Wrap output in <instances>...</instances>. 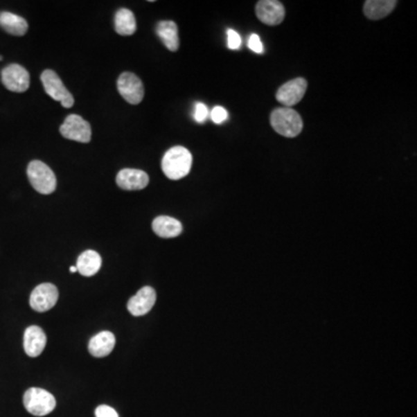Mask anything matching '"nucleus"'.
Instances as JSON below:
<instances>
[{"label":"nucleus","mask_w":417,"mask_h":417,"mask_svg":"<svg viewBox=\"0 0 417 417\" xmlns=\"http://www.w3.org/2000/svg\"><path fill=\"white\" fill-rule=\"evenodd\" d=\"M156 290L151 287H144L130 298L127 303V311L134 317H142L149 313L156 304Z\"/></svg>","instance_id":"12"},{"label":"nucleus","mask_w":417,"mask_h":417,"mask_svg":"<svg viewBox=\"0 0 417 417\" xmlns=\"http://www.w3.org/2000/svg\"><path fill=\"white\" fill-rule=\"evenodd\" d=\"M103 265V258L96 251H86L80 254L77 261V272L85 277H91L99 272Z\"/></svg>","instance_id":"18"},{"label":"nucleus","mask_w":417,"mask_h":417,"mask_svg":"<svg viewBox=\"0 0 417 417\" xmlns=\"http://www.w3.org/2000/svg\"><path fill=\"white\" fill-rule=\"evenodd\" d=\"M150 177L144 170L124 168L116 177V184L123 190H142L148 187Z\"/></svg>","instance_id":"13"},{"label":"nucleus","mask_w":417,"mask_h":417,"mask_svg":"<svg viewBox=\"0 0 417 417\" xmlns=\"http://www.w3.org/2000/svg\"><path fill=\"white\" fill-rule=\"evenodd\" d=\"M115 344H116V339L113 332L103 330L93 336L89 341V354L96 358L106 357L114 351Z\"/></svg>","instance_id":"15"},{"label":"nucleus","mask_w":417,"mask_h":417,"mask_svg":"<svg viewBox=\"0 0 417 417\" xmlns=\"http://www.w3.org/2000/svg\"><path fill=\"white\" fill-rule=\"evenodd\" d=\"M157 34L170 51H177L180 46L179 29L174 21H160L157 26Z\"/></svg>","instance_id":"19"},{"label":"nucleus","mask_w":417,"mask_h":417,"mask_svg":"<svg viewBox=\"0 0 417 417\" xmlns=\"http://www.w3.org/2000/svg\"><path fill=\"white\" fill-rule=\"evenodd\" d=\"M43 87L46 94L56 101H60L64 108H71L75 103V99L71 93L67 91L63 82L56 72L53 70H44L41 75Z\"/></svg>","instance_id":"5"},{"label":"nucleus","mask_w":417,"mask_h":417,"mask_svg":"<svg viewBox=\"0 0 417 417\" xmlns=\"http://www.w3.org/2000/svg\"><path fill=\"white\" fill-rule=\"evenodd\" d=\"M152 229L160 238H175L182 233V224L173 217L159 216L153 220Z\"/></svg>","instance_id":"16"},{"label":"nucleus","mask_w":417,"mask_h":417,"mask_svg":"<svg viewBox=\"0 0 417 417\" xmlns=\"http://www.w3.org/2000/svg\"><path fill=\"white\" fill-rule=\"evenodd\" d=\"M241 46V37L233 29L227 30V46L231 50H238Z\"/></svg>","instance_id":"24"},{"label":"nucleus","mask_w":417,"mask_h":417,"mask_svg":"<svg viewBox=\"0 0 417 417\" xmlns=\"http://www.w3.org/2000/svg\"><path fill=\"white\" fill-rule=\"evenodd\" d=\"M64 138L79 143H89L92 138V129L87 121L79 115H69L60 127Z\"/></svg>","instance_id":"6"},{"label":"nucleus","mask_w":417,"mask_h":417,"mask_svg":"<svg viewBox=\"0 0 417 417\" xmlns=\"http://www.w3.org/2000/svg\"><path fill=\"white\" fill-rule=\"evenodd\" d=\"M248 46L251 51L256 53H263V46H262L261 39L256 34H251V37L248 39Z\"/></svg>","instance_id":"26"},{"label":"nucleus","mask_w":417,"mask_h":417,"mask_svg":"<svg viewBox=\"0 0 417 417\" xmlns=\"http://www.w3.org/2000/svg\"><path fill=\"white\" fill-rule=\"evenodd\" d=\"M210 117H211V120H213L215 123L222 124L227 120L229 113H227V110L225 109V108H223V107L216 106L211 110Z\"/></svg>","instance_id":"23"},{"label":"nucleus","mask_w":417,"mask_h":417,"mask_svg":"<svg viewBox=\"0 0 417 417\" xmlns=\"http://www.w3.org/2000/svg\"><path fill=\"white\" fill-rule=\"evenodd\" d=\"M121 96L131 105H138L144 99V86L141 79L131 72H123L117 80Z\"/></svg>","instance_id":"7"},{"label":"nucleus","mask_w":417,"mask_h":417,"mask_svg":"<svg viewBox=\"0 0 417 417\" xmlns=\"http://www.w3.org/2000/svg\"><path fill=\"white\" fill-rule=\"evenodd\" d=\"M208 107L204 103H197L195 105L194 118L198 123H204L208 120Z\"/></svg>","instance_id":"22"},{"label":"nucleus","mask_w":417,"mask_h":417,"mask_svg":"<svg viewBox=\"0 0 417 417\" xmlns=\"http://www.w3.org/2000/svg\"><path fill=\"white\" fill-rule=\"evenodd\" d=\"M96 417H118L116 410L112 407L101 405L96 409Z\"/></svg>","instance_id":"25"},{"label":"nucleus","mask_w":417,"mask_h":417,"mask_svg":"<svg viewBox=\"0 0 417 417\" xmlns=\"http://www.w3.org/2000/svg\"><path fill=\"white\" fill-rule=\"evenodd\" d=\"M272 129L284 137H297L304 127L301 116L296 110L281 107L274 110L270 116Z\"/></svg>","instance_id":"2"},{"label":"nucleus","mask_w":417,"mask_h":417,"mask_svg":"<svg viewBox=\"0 0 417 417\" xmlns=\"http://www.w3.org/2000/svg\"><path fill=\"white\" fill-rule=\"evenodd\" d=\"M396 4L398 1L396 0H368L364 3L363 11L366 18L380 20L391 15Z\"/></svg>","instance_id":"17"},{"label":"nucleus","mask_w":417,"mask_h":417,"mask_svg":"<svg viewBox=\"0 0 417 417\" xmlns=\"http://www.w3.org/2000/svg\"><path fill=\"white\" fill-rule=\"evenodd\" d=\"M1 82L8 91L24 93L29 89L30 77L25 67L19 64H11L1 71Z\"/></svg>","instance_id":"9"},{"label":"nucleus","mask_w":417,"mask_h":417,"mask_svg":"<svg viewBox=\"0 0 417 417\" xmlns=\"http://www.w3.org/2000/svg\"><path fill=\"white\" fill-rule=\"evenodd\" d=\"M70 272H77V267H71V268H70Z\"/></svg>","instance_id":"27"},{"label":"nucleus","mask_w":417,"mask_h":417,"mask_svg":"<svg viewBox=\"0 0 417 417\" xmlns=\"http://www.w3.org/2000/svg\"><path fill=\"white\" fill-rule=\"evenodd\" d=\"M137 29L136 19L130 10L121 8L115 15V30L122 36H130Z\"/></svg>","instance_id":"21"},{"label":"nucleus","mask_w":417,"mask_h":417,"mask_svg":"<svg viewBox=\"0 0 417 417\" xmlns=\"http://www.w3.org/2000/svg\"><path fill=\"white\" fill-rule=\"evenodd\" d=\"M46 346V332L37 326H30L26 329L24 336V349L29 357L35 358L42 354Z\"/></svg>","instance_id":"14"},{"label":"nucleus","mask_w":417,"mask_h":417,"mask_svg":"<svg viewBox=\"0 0 417 417\" xmlns=\"http://www.w3.org/2000/svg\"><path fill=\"white\" fill-rule=\"evenodd\" d=\"M3 60V56H0V60Z\"/></svg>","instance_id":"28"},{"label":"nucleus","mask_w":417,"mask_h":417,"mask_svg":"<svg viewBox=\"0 0 417 417\" xmlns=\"http://www.w3.org/2000/svg\"><path fill=\"white\" fill-rule=\"evenodd\" d=\"M191 165L193 156L189 150L184 146H174L168 150L161 161L163 174L170 180H180L187 177L190 172Z\"/></svg>","instance_id":"1"},{"label":"nucleus","mask_w":417,"mask_h":417,"mask_svg":"<svg viewBox=\"0 0 417 417\" xmlns=\"http://www.w3.org/2000/svg\"><path fill=\"white\" fill-rule=\"evenodd\" d=\"M58 297H60L58 289L53 284H39L30 294L29 305L34 311L43 313L49 311L57 304Z\"/></svg>","instance_id":"8"},{"label":"nucleus","mask_w":417,"mask_h":417,"mask_svg":"<svg viewBox=\"0 0 417 417\" xmlns=\"http://www.w3.org/2000/svg\"><path fill=\"white\" fill-rule=\"evenodd\" d=\"M255 12L258 20L268 26H277L285 18V8L277 0H261L256 4Z\"/></svg>","instance_id":"11"},{"label":"nucleus","mask_w":417,"mask_h":417,"mask_svg":"<svg viewBox=\"0 0 417 417\" xmlns=\"http://www.w3.org/2000/svg\"><path fill=\"white\" fill-rule=\"evenodd\" d=\"M24 405L27 411L34 416H46L56 408V399L46 389L32 387L26 391Z\"/></svg>","instance_id":"4"},{"label":"nucleus","mask_w":417,"mask_h":417,"mask_svg":"<svg viewBox=\"0 0 417 417\" xmlns=\"http://www.w3.org/2000/svg\"><path fill=\"white\" fill-rule=\"evenodd\" d=\"M308 89V82L304 78L292 79L290 82H285L281 86L277 93L276 99L283 106L290 108L301 103L304 98Z\"/></svg>","instance_id":"10"},{"label":"nucleus","mask_w":417,"mask_h":417,"mask_svg":"<svg viewBox=\"0 0 417 417\" xmlns=\"http://www.w3.org/2000/svg\"><path fill=\"white\" fill-rule=\"evenodd\" d=\"M0 27L15 36H24L28 30V22L20 15L10 12L0 13Z\"/></svg>","instance_id":"20"},{"label":"nucleus","mask_w":417,"mask_h":417,"mask_svg":"<svg viewBox=\"0 0 417 417\" xmlns=\"http://www.w3.org/2000/svg\"><path fill=\"white\" fill-rule=\"evenodd\" d=\"M27 175L33 188L39 194H53V191L56 190V175L53 170L42 161L33 160L32 163H29Z\"/></svg>","instance_id":"3"}]
</instances>
